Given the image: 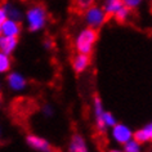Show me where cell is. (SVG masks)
<instances>
[{
	"mask_svg": "<svg viewBox=\"0 0 152 152\" xmlns=\"http://www.w3.org/2000/svg\"><path fill=\"white\" fill-rule=\"evenodd\" d=\"M98 41V30L92 27H85L76 35L74 40L75 50L76 53H83V54L90 56L96 48Z\"/></svg>",
	"mask_w": 152,
	"mask_h": 152,
	"instance_id": "7a4b0ae2",
	"label": "cell"
},
{
	"mask_svg": "<svg viewBox=\"0 0 152 152\" xmlns=\"http://www.w3.org/2000/svg\"><path fill=\"white\" fill-rule=\"evenodd\" d=\"M107 18L108 16L106 14L102 7L93 4L84 10V20L86 22V25H88V27H92L96 30L101 28L107 22Z\"/></svg>",
	"mask_w": 152,
	"mask_h": 152,
	"instance_id": "3957f363",
	"label": "cell"
},
{
	"mask_svg": "<svg viewBox=\"0 0 152 152\" xmlns=\"http://www.w3.org/2000/svg\"><path fill=\"white\" fill-rule=\"evenodd\" d=\"M133 138L138 143L142 144V146L146 143H150L152 140V124L147 123V124H144L142 128L133 132Z\"/></svg>",
	"mask_w": 152,
	"mask_h": 152,
	"instance_id": "8fae6325",
	"label": "cell"
},
{
	"mask_svg": "<svg viewBox=\"0 0 152 152\" xmlns=\"http://www.w3.org/2000/svg\"><path fill=\"white\" fill-rule=\"evenodd\" d=\"M23 20L30 32H40L47 26L49 16L43 4H32L23 13Z\"/></svg>",
	"mask_w": 152,
	"mask_h": 152,
	"instance_id": "6da1fadb",
	"label": "cell"
},
{
	"mask_svg": "<svg viewBox=\"0 0 152 152\" xmlns=\"http://www.w3.org/2000/svg\"><path fill=\"white\" fill-rule=\"evenodd\" d=\"M26 143L28 147H31L32 150L39 151V152H54L50 142L48 139H45L44 137L36 135V134H27L26 135Z\"/></svg>",
	"mask_w": 152,
	"mask_h": 152,
	"instance_id": "5b68a950",
	"label": "cell"
},
{
	"mask_svg": "<svg viewBox=\"0 0 152 152\" xmlns=\"http://www.w3.org/2000/svg\"><path fill=\"white\" fill-rule=\"evenodd\" d=\"M121 150L124 152H142V144L137 142L134 138H132L123 144V148H121Z\"/></svg>",
	"mask_w": 152,
	"mask_h": 152,
	"instance_id": "e0dca14e",
	"label": "cell"
},
{
	"mask_svg": "<svg viewBox=\"0 0 152 152\" xmlns=\"http://www.w3.org/2000/svg\"><path fill=\"white\" fill-rule=\"evenodd\" d=\"M75 4L77 7V9L85 10L86 8H89L90 5L94 4V0H75Z\"/></svg>",
	"mask_w": 152,
	"mask_h": 152,
	"instance_id": "ffe728a7",
	"label": "cell"
},
{
	"mask_svg": "<svg viewBox=\"0 0 152 152\" xmlns=\"http://www.w3.org/2000/svg\"><path fill=\"white\" fill-rule=\"evenodd\" d=\"M130 14H132V10L126 8L125 5H123L120 9H117L115 14H113V18H115L116 22H119V23H125L129 18H130Z\"/></svg>",
	"mask_w": 152,
	"mask_h": 152,
	"instance_id": "2e32d148",
	"label": "cell"
},
{
	"mask_svg": "<svg viewBox=\"0 0 152 152\" xmlns=\"http://www.w3.org/2000/svg\"><path fill=\"white\" fill-rule=\"evenodd\" d=\"M3 7H4L5 9V13H7V17L10 18V20H14V21H18L21 22L22 20H23V13H22V10L18 8L17 5H14L13 3H4L3 4Z\"/></svg>",
	"mask_w": 152,
	"mask_h": 152,
	"instance_id": "4fadbf2b",
	"label": "cell"
},
{
	"mask_svg": "<svg viewBox=\"0 0 152 152\" xmlns=\"http://www.w3.org/2000/svg\"><path fill=\"white\" fill-rule=\"evenodd\" d=\"M106 152H124L121 148H110V150H107Z\"/></svg>",
	"mask_w": 152,
	"mask_h": 152,
	"instance_id": "cb8c5ba5",
	"label": "cell"
},
{
	"mask_svg": "<svg viewBox=\"0 0 152 152\" xmlns=\"http://www.w3.org/2000/svg\"><path fill=\"white\" fill-rule=\"evenodd\" d=\"M67 152H90L85 137L80 133H74L68 140Z\"/></svg>",
	"mask_w": 152,
	"mask_h": 152,
	"instance_id": "ba28073f",
	"label": "cell"
},
{
	"mask_svg": "<svg viewBox=\"0 0 152 152\" xmlns=\"http://www.w3.org/2000/svg\"><path fill=\"white\" fill-rule=\"evenodd\" d=\"M0 104H1V96H0Z\"/></svg>",
	"mask_w": 152,
	"mask_h": 152,
	"instance_id": "d4e9b609",
	"label": "cell"
},
{
	"mask_svg": "<svg viewBox=\"0 0 152 152\" xmlns=\"http://www.w3.org/2000/svg\"><path fill=\"white\" fill-rule=\"evenodd\" d=\"M116 123H117L116 116L113 115L112 112H110V111H104V113H103V124L106 125V128L107 129L112 128Z\"/></svg>",
	"mask_w": 152,
	"mask_h": 152,
	"instance_id": "ac0fdd59",
	"label": "cell"
},
{
	"mask_svg": "<svg viewBox=\"0 0 152 152\" xmlns=\"http://www.w3.org/2000/svg\"><path fill=\"white\" fill-rule=\"evenodd\" d=\"M111 129V138L115 143L123 146L125 142H128L129 139L133 138V129L129 125L124 124V123H117L113 125Z\"/></svg>",
	"mask_w": 152,
	"mask_h": 152,
	"instance_id": "277c9868",
	"label": "cell"
},
{
	"mask_svg": "<svg viewBox=\"0 0 152 152\" xmlns=\"http://www.w3.org/2000/svg\"><path fill=\"white\" fill-rule=\"evenodd\" d=\"M104 106H103V102H102L101 97L96 94L93 97V116H94V120H96V128L99 133H104L107 130L106 125L103 124V113H104Z\"/></svg>",
	"mask_w": 152,
	"mask_h": 152,
	"instance_id": "8992f818",
	"label": "cell"
},
{
	"mask_svg": "<svg viewBox=\"0 0 152 152\" xmlns=\"http://www.w3.org/2000/svg\"><path fill=\"white\" fill-rule=\"evenodd\" d=\"M21 32H22L21 22L10 20V18H7V20L1 23V26H0V35L12 36V37H20Z\"/></svg>",
	"mask_w": 152,
	"mask_h": 152,
	"instance_id": "9c48e42d",
	"label": "cell"
},
{
	"mask_svg": "<svg viewBox=\"0 0 152 152\" xmlns=\"http://www.w3.org/2000/svg\"><path fill=\"white\" fill-rule=\"evenodd\" d=\"M41 112H43V115L45 117H52L53 115H54V108H53L52 104L45 103L43 107H41Z\"/></svg>",
	"mask_w": 152,
	"mask_h": 152,
	"instance_id": "44dd1931",
	"label": "cell"
},
{
	"mask_svg": "<svg viewBox=\"0 0 152 152\" xmlns=\"http://www.w3.org/2000/svg\"><path fill=\"white\" fill-rule=\"evenodd\" d=\"M123 5L124 4H123L121 0H104L102 8H103V10L106 12V14H107L108 17H112L116 10L120 9Z\"/></svg>",
	"mask_w": 152,
	"mask_h": 152,
	"instance_id": "5bb4252c",
	"label": "cell"
},
{
	"mask_svg": "<svg viewBox=\"0 0 152 152\" xmlns=\"http://www.w3.org/2000/svg\"><path fill=\"white\" fill-rule=\"evenodd\" d=\"M92 63V58L88 54H83V53H76L71 59V67L76 74H83L88 70V67Z\"/></svg>",
	"mask_w": 152,
	"mask_h": 152,
	"instance_id": "30bf717a",
	"label": "cell"
},
{
	"mask_svg": "<svg viewBox=\"0 0 152 152\" xmlns=\"http://www.w3.org/2000/svg\"><path fill=\"white\" fill-rule=\"evenodd\" d=\"M7 13H5V9H4V7H3V4H0V26H1V23L7 20Z\"/></svg>",
	"mask_w": 152,
	"mask_h": 152,
	"instance_id": "7402d4cb",
	"label": "cell"
},
{
	"mask_svg": "<svg viewBox=\"0 0 152 152\" xmlns=\"http://www.w3.org/2000/svg\"><path fill=\"white\" fill-rule=\"evenodd\" d=\"M121 1L126 8H129L130 10H135L143 4L144 0H121Z\"/></svg>",
	"mask_w": 152,
	"mask_h": 152,
	"instance_id": "d6986e66",
	"label": "cell"
},
{
	"mask_svg": "<svg viewBox=\"0 0 152 152\" xmlns=\"http://www.w3.org/2000/svg\"><path fill=\"white\" fill-rule=\"evenodd\" d=\"M12 70V57L0 52V75H7Z\"/></svg>",
	"mask_w": 152,
	"mask_h": 152,
	"instance_id": "9a60e30c",
	"label": "cell"
},
{
	"mask_svg": "<svg viewBox=\"0 0 152 152\" xmlns=\"http://www.w3.org/2000/svg\"><path fill=\"white\" fill-rule=\"evenodd\" d=\"M0 135H1V129H0Z\"/></svg>",
	"mask_w": 152,
	"mask_h": 152,
	"instance_id": "484cf974",
	"label": "cell"
},
{
	"mask_svg": "<svg viewBox=\"0 0 152 152\" xmlns=\"http://www.w3.org/2000/svg\"><path fill=\"white\" fill-rule=\"evenodd\" d=\"M18 44H20L18 37L0 35V52L5 53V54L12 56L18 48Z\"/></svg>",
	"mask_w": 152,
	"mask_h": 152,
	"instance_id": "7c38bea8",
	"label": "cell"
},
{
	"mask_svg": "<svg viewBox=\"0 0 152 152\" xmlns=\"http://www.w3.org/2000/svg\"><path fill=\"white\" fill-rule=\"evenodd\" d=\"M7 85L13 92H22L27 86V79L21 72L9 71L7 74Z\"/></svg>",
	"mask_w": 152,
	"mask_h": 152,
	"instance_id": "52a82bcc",
	"label": "cell"
},
{
	"mask_svg": "<svg viewBox=\"0 0 152 152\" xmlns=\"http://www.w3.org/2000/svg\"><path fill=\"white\" fill-rule=\"evenodd\" d=\"M53 47H54V43H53L52 39H47L44 41V48L47 49V50H52Z\"/></svg>",
	"mask_w": 152,
	"mask_h": 152,
	"instance_id": "603a6c76",
	"label": "cell"
}]
</instances>
